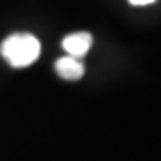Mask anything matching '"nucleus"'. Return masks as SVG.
<instances>
[{"mask_svg": "<svg viewBox=\"0 0 161 161\" xmlns=\"http://www.w3.org/2000/svg\"><path fill=\"white\" fill-rule=\"evenodd\" d=\"M41 45L32 34H11L4 40L0 54L14 68H25L40 58Z\"/></svg>", "mask_w": 161, "mask_h": 161, "instance_id": "obj_1", "label": "nucleus"}, {"mask_svg": "<svg viewBox=\"0 0 161 161\" xmlns=\"http://www.w3.org/2000/svg\"><path fill=\"white\" fill-rule=\"evenodd\" d=\"M132 6H149V4H152V2H156V0H129Z\"/></svg>", "mask_w": 161, "mask_h": 161, "instance_id": "obj_4", "label": "nucleus"}, {"mask_svg": "<svg viewBox=\"0 0 161 161\" xmlns=\"http://www.w3.org/2000/svg\"><path fill=\"white\" fill-rule=\"evenodd\" d=\"M93 38L92 34L88 32H75V34H70L63 40V48L68 52L70 58L80 59L88 54V50L92 48Z\"/></svg>", "mask_w": 161, "mask_h": 161, "instance_id": "obj_2", "label": "nucleus"}, {"mask_svg": "<svg viewBox=\"0 0 161 161\" xmlns=\"http://www.w3.org/2000/svg\"><path fill=\"white\" fill-rule=\"evenodd\" d=\"M56 72L66 80H77L84 75V64L80 63V59L64 56L56 61Z\"/></svg>", "mask_w": 161, "mask_h": 161, "instance_id": "obj_3", "label": "nucleus"}]
</instances>
